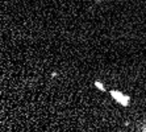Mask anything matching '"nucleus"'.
Returning <instances> with one entry per match:
<instances>
[{
	"label": "nucleus",
	"instance_id": "f257e3e1",
	"mask_svg": "<svg viewBox=\"0 0 146 132\" xmlns=\"http://www.w3.org/2000/svg\"><path fill=\"white\" fill-rule=\"evenodd\" d=\"M111 95H112L113 98L116 99L117 102H120L122 106H129V103H130V98L129 96H126V95H122L121 92H119V91H111Z\"/></svg>",
	"mask_w": 146,
	"mask_h": 132
},
{
	"label": "nucleus",
	"instance_id": "f03ea898",
	"mask_svg": "<svg viewBox=\"0 0 146 132\" xmlns=\"http://www.w3.org/2000/svg\"><path fill=\"white\" fill-rule=\"evenodd\" d=\"M95 86L99 88V90H100V91H106V87H104V85H102L100 82L96 81V82H95Z\"/></svg>",
	"mask_w": 146,
	"mask_h": 132
}]
</instances>
